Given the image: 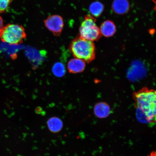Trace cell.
<instances>
[{
    "mask_svg": "<svg viewBox=\"0 0 156 156\" xmlns=\"http://www.w3.org/2000/svg\"><path fill=\"white\" fill-rule=\"evenodd\" d=\"M26 37L25 28L21 25L8 24L0 30V40L10 44H21Z\"/></svg>",
    "mask_w": 156,
    "mask_h": 156,
    "instance_id": "cell-3",
    "label": "cell"
},
{
    "mask_svg": "<svg viewBox=\"0 0 156 156\" xmlns=\"http://www.w3.org/2000/svg\"><path fill=\"white\" fill-rule=\"evenodd\" d=\"M104 9V6L99 2H93L90 6V11L93 16L98 17L102 14Z\"/></svg>",
    "mask_w": 156,
    "mask_h": 156,
    "instance_id": "cell-11",
    "label": "cell"
},
{
    "mask_svg": "<svg viewBox=\"0 0 156 156\" xmlns=\"http://www.w3.org/2000/svg\"><path fill=\"white\" fill-rule=\"evenodd\" d=\"M100 30L101 35L109 37L115 34L116 32V27L112 21L106 20L101 24Z\"/></svg>",
    "mask_w": 156,
    "mask_h": 156,
    "instance_id": "cell-8",
    "label": "cell"
},
{
    "mask_svg": "<svg viewBox=\"0 0 156 156\" xmlns=\"http://www.w3.org/2000/svg\"><path fill=\"white\" fill-rule=\"evenodd\" d=\"M45 26L55 36H59L63 30L64 23L63 18L60 15H52L44 21Z\"/></svg>",
    "mask_w": 156,
    "mask_h": 156,
    "instance_id": "cell-5",
    "label": "cell"
},
{
    "mask_svg": "<svg viewBox=\"0 0 156 156\" xmlns=\"http://www.w3.org/2000/svg\"><path fill=\"white\" fill-rule=\"evenodd\" d=\"M70 50L75 58L89 63L94 60L95 49L93 42L85 40L80 36L72 42Z\"/></svg>",
    "mask_w": 156,
    "mask_h": 156,
    "instance_id": "cell-2",
    "label": "cell"
},
{
    "mask_svg": "<svg viewBox=\"0 0 156 156\" xmlns=\"http://www.w3.org/2000/svg\"><path fill=\"white\" fill-rule=\"evenodd\" d=\"M147 156H156V153L155 151H153L151 152V153Z\"/></svg>",
    "mask_w": 156,
    "mask_h": 156,
    "instance_id": "cell-15",
    "label": "cell"
},
{
    "mask_svg": "<svg viewBox=\"0 0 156 156\" xmlns=\"http://www.w3.org/2000/svg\"><path fill=\"white\" fill-rule=\"evenodd\" d=\"M94 112L95 116L100 119H104L108 117L110 114V106L107 103L99 102L95 105Z\"/></svg>",
    "mask_w": 156,
    "mask_h": 156,
    "instance_id": "cell-7",
    "label": "cell"
},
{
    "mask_svg": "<svg viewBox=\"0 0 156 156\" xmlns=\"http://www.w3.org/2000/svg\"><path fill=\"white\" fill-rule=\"evenodd\" d=\"M48 126L50 131L53 133H58L60 131L63 126V122L59 118L54 117L48 121Z\"/></svg>",
    "mask_w": 156,
    "mask_h": 156,
    "instance_id": "cell-10",
    "label": "cell"
},
{
    "mask_svg": "<svg viewBox=\"0 0 156 156\" xmlns=\"http://www.w3.org/2000/svg\"><path fill=\"white\" fill-rule=\"evenodd\" d=\"M133 99L137 118L142 122L155 125L156 122V91L144 88L134 93Z\"/></svg>",
    "mask_w": 156,
    "mask_h": 156,
    "instance_id": "cell-1",
    "label": "cell"
},
{
    "mask_svg": "<svg viewBox=\"0 0 156 156\" xmlns=\"http://www.w3.org/2000/svg\"><path fill=\"white\" fill-rule=\"evenodd\" d=\"M3 18H2V17L0 16V30H1L2 28H3V27L4 26L3 25Z\"/></svg>",
    "mask_w": 156,
    "mask_h": 156,
    "instance_id": "cell-14",
    "label": "cell"
},
{
    "mask_svg": "<svg viewBox=\"0 0 156 156\" xmlns=\"http://www.w3.org/2000/svg\"><path fill=\"white\" fill-rule=\"evenodd\" d=\"M79 32L81 37L92 42L98 40L101 36L100 29L96 25L95 19L89 15L85 17L80 27Z\"/></svg>",
    "mask_w": 156,
    "mask_h": 156,
    "instance_id": "cell-4",
    "label": "cell"
},
{
    "mask_svg": "<svg viewBox=\"0 0 156 156\" xmlns=\"http://www.w3.org/2000/svg\"><path fill=\"white\" fill-rule=\"evenodd\" d=\"M86 62L83 60L75 58L68 62L67 68L70 73H77L83 72L85 69Z\"/></svg>",
    "mask_w": 156,
    "mask_h": 156,
    "instance_id": "cell-6",
    "label": "cell"
},
{
    "mask_svg": "<svg viewBox=\"0 0 156 156\" xmlns=\"http://www.w3.org/2000/svg\"><path fill=\"white\" fill-rule=\"evenodd\" d=\"M52 72L56 77H63L66 73L65 68L64 64L60 62L56 63L52 68Z\"/></svg>",
    "mask_w": 156,
    "mask_h": 156,
    "instance_id": "cell-12",
    "label": "cell"
},
{
    "mask_svg": "<svg viewBox=\"0 0 156 156\" xmlns=\"http://www.w3.org/2000/svg\"><path fill=\"white\" fill-rule=\"evenodd\" d=\"M13 0H0V14L6 12Z\"/></svg>",
    "mask_w": 156,
    "mask_h": 156,
    "instance_id": "cell-13",
    "label": "cell"
},
{
    "mask_svg": "<svg viewBox=\"0 0 156 156\" xmlns=\"http://www.w3.org/2000/svg\"><path fill=\"white\" fill-rule=\"evenodd\" d=\"M129 9V3L127 0H114L113 2L112 9L117 14H124Z\"/></svg>",
    "mask_w": 156,
    "mask_h": 156,
    "instance_id": "cell-9",
    "label": "cell"
}]
</instances>
